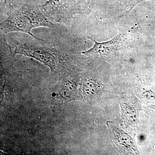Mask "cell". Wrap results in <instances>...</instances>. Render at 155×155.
I'll return each instance as SVG.
<instances>
[{"label": "cell", "instance_id": "cell-1", "mask_svg": "<svg viewBox=\"0 0 155 155\" xmlns=\"http://www.w3.org/2000/svg\"><path fill=\"white\" fill-rule=\"evenodd\" d=\"M39 27L54 28L55 25L41 11L39 7L28 4L23 5L18 9L13 8L10 10L8 17L1 23L2 33L23 32L40 41H44L31 32L33 28Z\"/></svg>", "mask_w": 155, "mask_h": 155}, {"label": "cell", "instance_id": "cell-2", "mask_svg": "<svg viewBox=\"0 0 155 155\" xmlns=\"http://www.w3.org/2000/svg\"><path fill=\"white\" fill-rule=\"evenodd\" d=\"M86 0H48L39 6L51 21L67 24L73 15L84 12Z\"/></svg>", "mask_w": 155, "mask_h": 155}, {"label": "cell", "instance_id": "cell-3", "mask_svg": "<svg viewBox=\"0 0 155 155\" xmlns=\"http://www.w3.org/2000/svg\"><path fill=\"white\" fill-rule=\"evenodd\" d=\"M14 55H22L35 59L49 67L52 72L59 68V62L63 55L54 48L17 43L13 45Z\"/></svg>", "mask_w": 155, "mask_h": 155}, {"label": "cell", "instance_id": "cell-4", "mask_svg": "<svg viewBox=\"0 0 155 155\" xmlns=\"http://www.w3.org/2000/svg\"><path fill=\"white\" fill-rule=\"evenodd\" d=\"M110 137L116 148L125 153L138 154L133 139L111 122L107 123Z\"/></svg>", "mask_w": 155, "mask_h": 155}, {"label": "cell", "instance_id": "cell-5", "mask_svg": "<svg viewBox=\"0 0 155 155\" xmlns=\"http://www.w3.org/2000/svg\"><path fill=\"white\" fill-rule=\"evenodd\" d=\"M88 38L94 43L93 46L87 51L76 53V54L102 58H108L116 54L121 41L120 35L115 36L109 41L104 42H98L91 38Z\"/></svg>", "mask_w": 155, "mask_h": 155}, {"label": "cell", "instance_id": "cell-6", "mask_svg": "<svg viewBox=\"0 0 155 155\" xmlns=\"http://www.w3.org/2000/svg\"><path fill=\"white\" fill-rule=\"evenodd\" d=\"M5 5L8 8L9 10L14 8L11 0H4Z\"/></svg>", "mask_w": 155, "mask_h": 155}, {"label": "cell", "instance_id": "cell-7", "mask_svg": "<svg viewBox=\"0 0 155 155\" xmlns=\"http://www.w3.org/2000/svg\"><path fill=\"white\" fill-rule=\"evenodd\" d=\"M142 1H144V0H132V3L133 4H135V3L139 2Z\"/></svg>", "mask_w": 155, "mask_h": 155}]
</instances>
